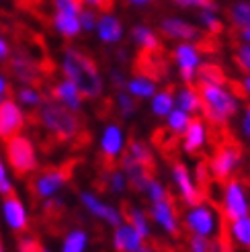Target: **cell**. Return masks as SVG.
Listing matches in <instances>:
<instances>
[{
  "mask_svg": "<svg viewBox=\"0 0 250 252\" xmlns=\"http://www.w3.org/2000/svg\"><path fill=\"white\" fill-rule=\"evenodd\" d=\"M80 0H54V29L66 37V39H74L78 37L82 27H80V12H82Z\"/></svg>",
  "mask_w": 250,
  "mask_h": 252,
  "instance_id": "cell-10",
  "label": "cell"
},
{
  "mask_svg": "<svg viewBox=\"0 0 250 252\" xmlns=\"http://www.w3.org/2000/svg\"><path fill=\"white\" fill-rule=\"evenodd\" d=\"M238 91H240L244 96H248V98H250V74H246V76L240 80V84H238Z\"/></svg>",
  "mask_w": 250,
  "mask_h": 252,
  "instance_id": "cell-49",
  "label": "cell"
},
{
  "mask_svg": "<svg viewBox=\"0 0 250 252\" xmlns=\"http://www.w3.org/2000/svg\"><path fill=\"white\" fill-rule=\"evenodd\" d=\"M170 2L185 10H218L216 0H170Z\"/></svg>",
  "mask_w": 250,
  "mask_h": 252,
  "instance_id": "cell-39",
  "label": "cell"
},
{
  "mask_svg": "<svg viewBox=\"0 0 250 252\" xmlns=\"http://www.w3.org/2000/svg\"><path fill=\"white\" fill-rule=\"evenodd\" d=\"M209 142V123L203 117H193L187 131L181 135V148L187 154H197Z\"/></svg>",
  "mask_w": 250,
  "mask_h": 252,
  "instance_id": "cell-19",
  "label": "cell"
},
{
  "mask_svg": "<svg viewBox=\"0 0 250 252\" xmlns=\"http://www.w3.org/2000/svg\"><path fill=\"white\" fill-rule=\"evenodd\" d=\"M197 19L203 31L209 35H219L223 31V23L221 17L218 15V10H197Z\"/></svg>",
  "mask_w": 250,
  "mask_h": 252,
  "instance_id": "cell-36",
  "label": "cell"
},
{
  "mask_svg": "<svg viewBox=\"0 0 250 252\" xmlns=\"http://www.w3.org/2000/svg\"><path fill=\"white\" fill-rule=\"evenodd\" d=\"M131 41L146 54H158L162 49L158 33L154 29H150L148 25H135V27H131Z\"/></svg>",
  "mask_w": 250,
  "mask_h": 252,
  "instance_id": "cell-25",
  "label": "cell"
},
{
  "mask_svg": "<svg viewBox=\"0 0 250 252\" xmlns=\"http://www.w3.org/2000/svg\"><path fill=\"white\" fill-rule=\"evenodd\" d=\"M174 98H177V107L191 113V115H197L201 113V94H199V88L195 84H185L181 86L177 93H174Z\"/></svg>",
  "mask_w": 250,
  "mask_h": 252,
  "instance_id": "cell-27",
  "label": "cell"
},
{
  "mask_svg": "<svg viewBox=\"0 0 250 252\" xmlns=\"http://www.w3.org/2000/svg\"><path fill=\"white\" fill-rule=\"evenodd\" d=\"M230 21L236 29H250V2H234L230 6Z\"/></svg>",
  "mask_w": 250,
  "mask_h": 252,
  "instance_id": "cell-37",
  "label": "cell"
},
{
  "mask_svg": "<svg viewBox=\"0 0 250 252\" xmlns=\"http://www.w3.org/2000/svg\"><path fill=\"white\" fill-rule=\"evenodd\" d=\"M240 129H242V135L250 142V117H248V115L242 117V121H240Z\"/></svg>",
  "mask_w": 250,
  "mask_h": 252,
  "instance_id": "cell-50",
  "label": "cell"
},
{
  "mask_svg": "<svg viewBox=\"0 0 250 252\" xmlns=\"http://www.w3.org/2000/svg\"><path fill=\"white\" fill-rule=\"evenodd\" d=\"M234 60L246 74H250V45L248 43H244V41L238 43V47H236V52H234Z\"/></svg>",
  "mask_w": 250,
  "mask_h": 252,
  "instance_id": "cell-41",
  "label": "cell"
},
{
  "mask_svg": "<svg viewBox=\"0 0 250 252\" xmlns=\"http://www.w3.org/2000/svg\"><path fill=\"white\" fill-rule=\"evenodd\" d=\"M144 195L148 197L150 203H154V201H162V199L170 197V195H168V189L162 185L160 181H156V179L150 181V185H148V189H146V193H144Z\"/></svg>",
  "mask_w": 250,
  "mask_h": 252,
  "instance_id": "cell-40",
  "label": "cell"
},
{
  "mask_svg": "<svg viewBox=\"0 0 250 252\" xmlns=\"http://www.w3.org/2000/svg\"><path fill=\"white\" fill-rule=\"evenodd\" d=\"M127 76H125V70L123 68H111L109 70V82L113 88H117V91H125V86H127Z\"/></svg>",
  "mask_w": 250,
  "mask_h": 252,
  "instance_id": "cell-45",
  "label": "cell"
},
{
  "mask_svg": "<svg viewBox=\"0 0 250 252\" xmlns=\"http://www.w3.org/2000/svg\"><path fill=\"white\" fill-rule=\"evenodd\" d=\"M242 156L244 154H242V148H240L238 142H232V140L221 142L216 148V152H214V156H211L209 164H207L211 179L219 181V183L232 179L242 166Z\"/></svg>",
  "mask_w": 250,
  "mask_h": 252,
  "instance_id": "cell-7",
  "label": "cell"
},
{
  "mask_svg": "<svg viewBox=\"0 0 250 252\" xmlns=\"http://www.w3.org/2000/svg\"><path fill=\"white\" fill-rule=\"evenodd\" d=\"M221 213L226 221H234L238 218L250 216V197L246 191V185L240 179L223 181L221 189Z\"/></svg>",
  "mask_w": 250,
  "mask_h": 252,
  "instance_id": "cell-8",
  "label": "cell"
},
{
  "mask_svg": "<svg viewBox=\"0 0 250 252\" xmlns=\"http://www.w3.org/2000/svg\"><path fill=\"white\" fill-rule=\"evenodd\" d=\"M146 238L137 232L127 221H123L113 228V248L115 252H140L146 246Z\"/></svg>",
  "mask_w": 250,
  "mask_h": 252,
  "instance_id": "cell-20",
  "label": "cell"
},
{
  "mask_svg": "<svg viewBox=\"0 0 250 252\" xmlns=\"http://www.w3.org/2000/svg\"><path fill=\"white\" fill-rule=\"evenodd\" d=\"M127 150V137L121 125L109 123L101 133V156L105 160V166H113Z\"/></svg>",
  "mask_w": 250,
  "mask_h": 252,
  "instance_id": "cell-14",
  "label": "cell"
},
{
  "mask_svg": "<svg viewBox=\"0 0 250 252\" xmlns=\"http://www.w3.org/2000/svg\"><path fill=\"white\" fill-rule=\"evenodd\" d=\"M125 91H127L135 100H150L158 93V84L152 76H148V74H135V76H131L127 80Z\"/></svg>",
  "mask_w": 250,
  "mask_h": 252,
  "instance_id": "cell-24",
  "label": "cell"
},
{
  "mask_svg": "<svg viewBox=\"0 0 250 252\" xmlns=\"http://www.w3.org/2000/svg\"><path fill=\"white\" fill-rule=\"evenodd\" d=\"M115 107H117V113L121 119H131L137 113V100L127 91H117Z\"/></svg>",
  "mask_w": 250,
  "mask_h": 252,
  "instance_id": "cell-38",
  "label": "cell"
},
{
  "mask_svg": "<svg viewBox=\"0 0 250 252\" xmlns=\"http://www.w3.org/2000/svg\"><path fill=\"white\" fill-rule=\"evenodd\" d=\"M45 98H47V93H43L37 86H21L17 91V103L29 109H39L45 103Z\"/></svg>",
  "mask_w": 250,
  "mask_h": 252,
  "instance_id": "cell-34",
  "label": "cell"
},
{
  "mask_svg": "<svg viewBox=\"0 0 250 252\" xmlns=\"http://www.w3.org/2000/svg\"><path fill=\"white\" fill-rule=\"evenodd\" d=\"M0 252H4V248H2V242H0Z\"/></svg>",
  "mask_w": 250,
  "mask_h": 252,
  "instance_id": "cell-56",
  "label": "cell"
},
{
  "mask_svg": "<svg viewBox=\"0 0 250 252\" xmlns=\"http://www.w3.org/2000/svg\"><path fill=\"white\" fill-rule=\"evenodd\" d=\"M174 107H177V98H174L172 88L158 91L152 98H150V111H152V115H156V117L164 119Z\"/></svg>",
  "mask_w": 250,
  "mask_h": 252,
  "instance_id": "cell-30",
  "label": "cell"
},
{
  "mask_svg": "<svg viewBox=\"0 0 250 252\" xmlns=\"http://www.w3.org/2000/svg\"><path fill=\"white\" fill-rule=\"evenodd\" d=\"M12 94V91H10V84L6 82V78L0 74V100H4L6 96H10Z\"/></svg>",
  "mask_w": 250,
  "mask_h": 252,
  "instance_id": "cell-48",
  "label": "cell"
},
{
  "mask_svg": "<svg viewBox=\"0 0 250 252\" xmlns=\"http://www.w3.org/2000/svg\"><path fill=\"white\" fill-rule=\"evenodd\" d=\"M238 39L250 45V29H238Z\"/></svg>",
  "mask_w": 250,
  "mask_h": 252,
  "instance_id": "cell-53",
  "label": "cell"
},
{
  "mask_svg": "<svg viewBox=\"0 0 250 252\" xmlns=\"http://www.w3.org/2000/svg\"><path fill=\"white\" fill-rule=\"evenodd\" d=\"M2 209H4V218H6V223L10 225V230H15L19 234H27L29 232L27 211H25V205L21 203V199L17 197L15 191L4 195Z\"/></svg>",
  "mask_w": 250,
  "mask_h": 252,
  "instance_id": "cell-21",
  "label": "cell"
},
{
  "mask_svg": "<svg viewBox=\"0 0 250 252\" xmlns=\"http://www.w3.org/2000/svg\"><path fill=\"white\" fill-rule=\"evenodd\" d=\"M4 154L8 160L10 170L15 172L17 179H27L29 174L39 170L37 162V150L27 135H12L4 140Z\"/></svg>",
  "mask_w": 250,
  "mask_h": 252,
  "instance_id": "cell-6",
  "label": "cell"
},
{
  "mask_svg": "<svg viewBox=\"0 0 250 252\" xmlns=\"http://www.w3.org/2000/svg\"><path fill=\"white\" fill-rule=\"evenodd\" d=\"M80 203L93 218L105 221L107 225H111V228H115V225L125 221V216H123V211L119 207L107 203V201H103L101 197L91 193V191H82L80 193Z\"/></svg>",
  "mask_w": 250,
  "mask_h": 252,
  "instance_id": "cell-15",
  "label": "cell"
},
{
  "mask_svg": "<svg viewBox=\"0 0 250 252\" xmlns=\"http://www.w3.org/2000/svg\"><path fill=\"white\" fill-rule=\"evenodd\" d=\"M164 121H166V129L170 133L183 135L187 131V127H189V123L193 121V115L191 113H187V111H183V109H179V107H174L164 117Z\"/></svg>",
  "mask_w": 250,
  "mask_h": 252,
  "instance_id": "cell-33",
  "label": "cell"
},
{
  "mask_svg": "<svg viewBox=\"0 0 250 252\" xmlns=\"http://www.w3.org/2000/svg\"><path fill=\"white\" fill-rule=\"evenodd\" d=\"M15 189H12V185H10V181H8V176H6V168H4V164H2V158H0V195H8V193H12Z\"/></svg>",
  "mask_w": 250,
  "mask_h": 252,
  "instance_id": "cell-47",
  "label": "cell"
},
{
  "mask_svg": "<svg viewBox=\"0 0 250 252\" xmlns=\"http://www.w3.org/2000/svg\"><path fill=\"white\" fill-rule=\"evenodd\" d=\"M96 21H98L96 10L84 6L82 12H80V27H82V31H94L96 29Z\"/></svg>",
  "mask_w": 250,
  "mask_h": 252,
  "instance_id": "cell-43",
  "label": "cell"
},
{
  "mask_svg": "<svg viewBox=\"0 0 250 252\" xmlns=\"http://www.w3.org/2000/svg\"><path fill=\"white\" fill-rule=\"evenodd\" d=\"M148 216L166 236H170V238H179L181 236L183 220H181L179 211H177V205H174V201L170 197L150 203Z\"/></svg>",
  "mask_w": 250,
  "mask_h": 252,
  "instance_id": "cell-12",
  "label": "cell"
},
{
  "mask_svg": "<svg viewBox=\"0 0 250 252\" xmlns=\"http://www.w3.org/2000/svg\"><path fill=\"white\" fill-rule=\"evenodd\" d=\"M140 252H168V250H164V248L158 246V244H146Z\"/></svg>",
  "mask_w": 250,
  "mask_h": 252,
  "instance_id": "cell-52",
  "label": "cell"
},
{
  "mask_svg": "<svg viewBox=\"0 0 250 252\" xmlns=\"http://www.w3.org/2000/svg\"><path fill=\"white\" fill-rule=\"evenodd\" d=\"M170 176H172L174 187H177V193H179L181 201L187 207L199 203V201H203L201 187H199L195 174L189 170L187 164H183V162H174L172 170H170Z\"/></svg>",
  "mask_w": 250,
  "mask_h": 252,
  "instance_id": "cell-13",
  "label": "cell"
},
{
  "mask_svg": "<svg viewBox=\"0 0 250 252\" xmlns=\"http://www.w3.org/2000/svg\"><path fill=\"white\" fill-rule=\"evenodd\" d=\"M35 127H41L52 144H80L86 140L84 123L78 111H72L54 98H45L39 109H33V115L27 117Z\"/></svg>",
  "mask_w": 250,
  "mask_h": 252,
  "instance_id": "cell-1",
  "label": "cell"
},
{
  "mask_svg": "<svg viewBox=\"0 0 250 252\" xmlns=\"http://www.w3.org/2000/svg\"><path fill=\"white\" fill-rule=\"evenodd\" d=\"M72 172H74V162L47 166L43 170L33 172V179H29V185H27L29 195L35 201H45L49 197H56L70 183Z\"/></svg>",
  "mask_w": 250,
  "mask_h": 252,
  "instance_id": "cell-5",
  "label": "cell"
},
{
  "mask_svg": "<svg viewBox=\"0 0 250 252\" xmlns=\"http://www.w3.org/2000/svg\"><path fill=\"white\" fill-rule=\"evenodd\" d=\"M119 166L125 172V176H127V183H129V187L133 189V191L146 193L150 181L154 179V176H152V168L142 164V162L133 160V158H129L127 154H123L119 158Z\"/></svg>",
  "mask_w": 250,
  "mask_h": 252,
  "instance_id": "cell-18",
  "label": "cell"
},
{
  "mask_svg": "<svg viewBox=\"0 0 250 252\" xmlns=\"http://www.w3.org/2000/svg\"><path fill=\"white\" fill-rule=\"evenodd\" d=\"M94 31H96V37L105 45H117V43H121L123 35H125L123 23L115 15H111V12H103V15H98Z\"/></svg>",
  "mask_w": 250,
  "mask_h": 252,
  "instance_id": "cell-23",
  "label": "cell"
},
{
  "mask_svg": "<svg viewBox=\"0 0 250 252\" xmlns=\"http://www.w3.org/2000/svg\"><path fill=\"white\" fill-rule=\"evenodd\" d=\"M172 60L177 64L179 76L183 78L185 84H195L197 72L201 68V47L193 41H179V45H174L172 49Z\"/></svg>",
  "mask_w": 250,
  "mask_h": 252,
  "instance_id": "cell-11",
  "label": "cell"
},
{
  "mask_svg": "<svg viewBox=\"0 0 250 252\" xmlns=\"http://www.w3.org/2000/svg\"><path fill=\"white\" fill-rule=\"evenodd\" d=\"M160 33L174 41H193V43H201V31L195 27L193 23H189L183 17H162L158 23Z\"/></svg>",
  "mask_w": 250,
  "mask_h": 252,
  "instance_id": "cell-17",
  "label": "cell"
},
{
  "mask_svg": "<svg viewBox=\"0 0 250 252\" xmlns=\"http://www.w3.org/2000/svg\"><path fill=\"white\" fill-rule=\"evenodd\" d=\"M101 187L105 189L107 193L111 195H125L129 189V183H127V176L121 170V166H105L103 168V181H101Z\"/></svg>",
  "mask_w": 250,
  "mask_h": 252,
  "instance_id": "cell-26",
  "label": "cell"
},
{
  "mask_svg": "<svg viewBox=\"0 0 250 252\" xmlns=\"http://www.w3.org/2000/svg\"><path fill=\"white\" fill-rule=\"evenodd\" d=\"M117 60L119 62H127V49H119V52H117Z\"/></svg>",
  "mask_w": 250,
  "mask_h": 252,
  "instance_id": "cell-55",
  "label": "cell"
},
{
  "mask_svg": "<svg viewBox=\"0 0 250 252\" xmlns=\"http://www.w3.org/2000/svg\"><path fill=\"white\" fill-rule=\"evenodd\" d=\"M82 6H89L93 10H101V12H109L113 6V0H80Z\"/></svg>",
  "mask_w": 250,
  "mask_h": 252,
  "instance_id": "cell-46",
  "label": "cell"
},
{
  "mask_svg": "<svg viewBox=\"0 0 250 252\" xmlns=\"http://www.w3.org/2000/svg\"><path fill=\"white\" fill-rule=\"evenodd\" d=\"M10 56V47H8V43L0 37V60H6Z\"/></svg>",
  "mask_w": 250,
  "mask_h": 252,
  "instance_id": "cell-51",
  "label": "cell"
},
{
  "mask_svg": "<svg viewBox=\"0 0 250 252\" xmlns=\"http://www.w3.org/2000/svg\"><path fill=\"white\" fill-rule=\"evenodd\" d=\"M62 74L72 80L84 98L96 100L105 93V80L98 72L96 62L78 47H66L62 56Z\"/></svg>",
  "mask_w": 250,
  "mask_h": 252,
  "instance_id": "cell-2",
  "label": "cell"
},
{
  "mask_svg": "<svg viewBox=\"0 0 250 252\" xmlns=\"http://www.w3.org/2000/svg\"><path fill=\"white\" fill-rule=\"evenodd\" d=\"M47 98H54V100H58V103H62V105H66L72 111H80L82 103H84L82 93L76 88V84H74L72 80H68V78L56 82L52 88H49Z\"/></svg>",
  "mask_w": 250,
  "mask_h": 252,
  "instance_id": "cell-22",
  "label": "cell"
},
{
  "mask_svg": "<svg viewBox=\"0 0 250 252\" xmlns=\"http://www.w3.org/2000/svg\"><path fill=\"white\" fill-rule=\"evenodd\" d=\"M19 252H43V244L35 236H21L19 238Z\"/></svg>",
  "mask_w": 250,
  "mask_h": 252,
  "instance_id": "cell-44",
  "label": "cell"
},
{
  "mask_svg": "<svg viewBox=\"0 0 250 252\" xmlns=\"http://www.w3.org/2000/svg\"><path fill=\"white\" fill-rule=\"evenodd\" d=\"M211 244L214 240L207 236H193L189 238V252H211Z\"/></svg>",
  "mask_w": 250,
  "mask_h": 252,
  "instance_id": "cell-42",
  "label": "cell"
},
{
  "mask_svg": "<svg viewBox=\"0 0 250 252\" xmlns=\"http://www.w3.org/2000/svg\"><path fill=\"white\" fill-rule=\"evenodd\" d=\"M27 123V115L23 113L21 105L12 96L0 100V140H8L19 135Z\"/></svg>",
  "mask_w": 250,
  "mask_h": 252,
  "instance_id": "cell-16",
  "label": "cell"
},
{
  "mask_svg": "<svg viewBox=\"0 0 250 252\" xmlns=\"http://www.w3.org/2000/svg\"><path fill=\"white\" fill-rule=\"evenodd\" d=\"M125 154H127L129 158H133V160H137V162H142V164L150 166V168L154 166V152H152V148H150L148 144H144L142 140H129Z\"/></svg>",
  "mask_w": 250,
  "mask_h": 252,
  "instance_id": "cell-35",
  "label": "cell"
},
{
  "mask_svg": "<svg viewBox=\"0 0 250 252\" xmlns=\"http://www.w3.org/2000/svg\"><path fill=\"white\" fill-rule=\"evenodd\" d=\"M226 72L218 64H201L195 78V86H205V84H226Z\"/></svg>",
  "mask_w": 250,
  "mask_h": 252,
  "instance_id": "cell-32",
  "label": "cell"
},
{
  "mask_svg": "<svg viewBox=\"0 0 250 252\" xmlns=\"http://www.w3.org/2000/svg\"><path fill=\"white\" fill-rule=\"evenodd\" d=\"M123 216L131 228H135L146 240H150V236H152V220H150L148 211H144L142 207H135V205H127L123 211Z\"/></svg>",
  "mask_w": 250,
  "mask_h": 252,
  "instance_id": "cell-28",
  "label": "cell"
},
{
  "mask_svg": "<svg viewBox=\"0 0 250 252\" xmlns=\"http://www.w3.org/2000/svg\"><path fill=\"white\" fill-rule=\"evenodd\" d=\"M199 94H201V115L209 125H214V127L226 125L236 113L240 111L238 96H236L226 84L199 86Z\"/></svg>",
  "mask_w": 250,
  "mask_h": 252,
  "instance_id": "cell-3",
  "label": "cell"
},
{
  "mask_svg": "<svg viewBox=\"0 0 250 252\" xmlns=\"http://www.w3.org/2000/svg\"><path fill=\"white\" fill-rule=\"evenodd\" d=\"M218 218L219 216L216 207L205 203V199L195 205H189L187 211L181 216L187 232L193 236H207V238H214V234L218 232Z\"/></svg>",
  "mask_w": 250,
  "mask_h": 252,
  "instance_id": "cell-9",
  "label": "cell"
},
{
  "mask_svg": "<svg viewBox=\"0 0 250 252\" xmlns=\"http://www.w3.org/2000/svg\"><path fill=\"white\" fill-rule=\"evenodd\" d=\"M89 248V234L82 228H72L62 240V252H86Z\"/></svg>",
  "mask_w": 250,
  "mask_h": 252,
  "instance_id": "cell-31",
  "label": "cell"
},
{
  "mask_svg": "<svg viewBox=\"0 0 250 252\" xmlns=\"http://www.w3.org/2000/svg\"><path fill=\"white\" fill-rule=\"evenodd\" d=\"M129 4H133V6H146V4H150L152 0H127Z\"/></svg>",
  "mask_w": 250,
  "mask_h": 252,
  "instance_id": "cell-54",
  "label": "cell"
},
{
  "mask_svg": "<svg viewBox=\"0 0 250 252\" xmlns=\"http://www.w3.org/2000/svg\"><path fill=\"white\" fill-rule=\"evenodd\" d=\"M228 238L238 244L240 248H246L250 250V216H244V218H238L234 221H228Z\"/></svg>",
  "mask_w": 250,
  "mask_h": 252,
  "instance_id": "cell-29",
  "label": "cell"
},
{
  "mask_svg": "<svg viewBox=\"0 0 250 252\" xmlns=\"http://www.w3.org/2000/svg\"><path fill=\"white\" fill-rule=\"evenodd\" d=\"M4 62V72L12 80H17L23 86H37L41 88L43 82L54 74V66L49 60H41L33 54H29L27 49L17 47L15 54H10Z\"/></svg>",
  "mask_w": 250,
  "mask_h": 252,
  "instance_id": "cell-4",
  "label": "cell"
}]
</instances>
